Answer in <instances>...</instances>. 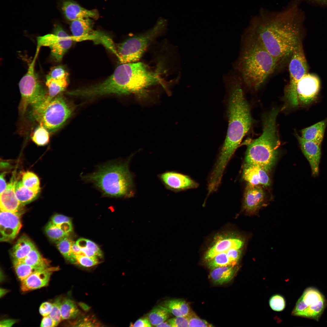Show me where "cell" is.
<instances>
[{
    "instance_id": "6da1fadb",
    "label": "cell",
    "mask_w": 327,
    "mask_h": 327,
    "mask_svg": "<svg viewBox=\"0 0 327 327\" xmlns=\"http://www.w3.org/2000/svg\"><path fill=\"white\" fill-rule=\"evenodd\" d=\"M299 3L292 0L279 11L261 8L246 30L255 36L278 63L290 56L300 41L305 19Z\"/></svg>"
},
{
    "instance_id": "ac0fdd59",
    "label": "cell",
    "mask_w": 327,
    "mask_h": 327,
    "mask_svg": "<svg viewBox=\"0 0 327 327\" xmlns=\"http://www.w3.org/2000/svg\"><path fill=\"white\" fill-rule=\"evenodd\" d=\"M17 181L14 173L5 190L0 194V210L22 214L24 206L19 202L15 194V187Z\"/></svg>"
},
{
    "instance_id": "1f68e13d",
    "label": "cell",
    "mask_w": 327,
    "mask_h": 327,
    "mask_svg": "<svg viewBox=\"0 0 327 327\" xmlns=\"http://www.w3.org/2000/svg\"><path fill=\"white\" fill-rule=\"evenodd\" d=\"M13 262L16 273L21 281L33 273L39 270L47 267L33 266L18 261Z\"/></svg>"
},
{
    "instance_id": "816d5d0a",
    "label": "cell",
    "mask_w": 327,
    "mask_h": 327,
    "mask_svg": "<svg viewBox=\"0 0 327 327\" xmlns=\"http://www.w3.org/2000/svg\"><path fill=\"white\" fill-rule=\"evenodd\" d=\"M71 255H84L81 248L77 245L76 242L73 241L71 247ZM71 258V257H70Z\"/></svg>"
},
{
    "instance_id": "ba28073f",
    "label": "cell",
    "mask_w": 327,
    "mask_h": 327,
    "mask_svg": "<svg viewBox=\"0 0 327 327\" xmlns=\"http://www.w3.org/2000/svg\"><path fill=\"white\" fill-rule=\"evenodd\" d=\"M166 24L165 19H160L147 32L115 45L116 55L121 63L135 62L139 60L150 43L164 30Z\"/></svg>"
},
{
    "instance_id": "7dc6e473",
    "label": "cell",
    "mask_w": 327,
    "mask_h": 327,
    "mask_svg": "<svg viewBox=\"0 0 327 327\" xmlns=\"http://www.w3.org/2000/svg\"><path fill=\"white\" fill-rule=\"evenodd\" d=\"M52 303L49 302L43 303L39 309L40 314L43 317L49 315L52 309Z\"/></svg>"
},
{
    "instance_id": "cb8c5ba5",
    "label": "cell",
    "mask_w": 327,
    "mask_h": 327,
    "mask_svg": "<svg viewBox=\"0 0 327 327\" xmlns=\"http://www.w3.org/2000/svg\"><path fill=\"white\" fill-rule=\"evenodd\" d=\"M236 271L235 266H224L211 269L209 276L214 284L221 285L230 281Z\"/></svg>"
},
{
    "instance_id": "11a10c76",
    "label": "cell",
    "mask_w": 327,
    "mask_h": 327,
    "mask_svg": "<svg viewBox=\"0 0 327 327\" xmlns=\"http://www.w3.org/2000/svg\"><path fill=\"white\" fill-rule=\"evenodd\" d=\"M300 3L302 1H306L311 3L327 7V0H294Z\"/></svg>"
},
{
    "instance_id": "3957f363",
    "label": "cell",
    "mask_w": 327,
    "mask_h": 327,
    "mask_svg": "<svg viewBox=\"0 0 327 327\" xmlns=\"http://www.w3.org/2000/svg\"><path fill=\"white\" fill-rule=\"evenodd\" d=\"M162 81L158 72L150 70L142 63H122L104 81L84 88L83 93L88 97L110 94H133L143 98L148 88Z\"/></svg>"
},
{
    "instance_id": "f5cc1de1",
    "label": "cell",
    "mask_w": 327,
    "mask_h": 327,
    "mask_svg": "<svg viewBox=\"0 0 327 327\" xmlns=\"http://www.w3.org/2000/svg\"><path fill=\"white\" fill-rule=\"evenodd\" d=\"M84 255L91 257H97L96 253L92 250L86 247L81 248Z\"/></svg>"
},
{
    "instance_id": "7bdbcfd3",
    "label": "cell",
    "mask_w": 327,
    "mask_h": 327,
    "mask_svg": "<svg viewBox=\"0 0 327 327\" xmlns=\"http://www.w3.org/2000/svg\"><path fill=\"white\" fill-rule=\"evenodd\" d=\"M68 73L65 68L63 66L59 65L52 68L46 77L60 79L68 77Z\"/></svg>"
},
{
    "instance_id": "db71d44e",
    "label": "cell",
    "mask_w": 327,
    "mask_h": 327,
    "mask_svg": "<svg viewBox=\"0 0 327 327\" xmlns=\"http://www.w3.org/2000/svg\"><path fill=\"white\" fill-rule=\"evenodd\" d=\"M5 172L2 173L0 175V194L3 192L5 190L6 187L7 186L5 179Z\"/></svg>"
},
{
    "instance_id": "5b68a950",
    "label": "cell",
    "mask_w": 327,
    "mask_h": 327,
    "mask_svg": "<svg viewBox=\"0 0 327 327\" xmlns=\"http://www.w3.org/2000/svg\"><path fill=\"white\" fill-rule=\"evenodd\" d=\"M133 155L125 160H113L97 165L93 172L81 174V179L84 183L92 184L102 196L132 197L135 194L134 177L129 165Z\"/></svg>"
},
{
    "instance_id": "484cf974",
    "label": "cell",
    "mask_w": 327,
    "mask_h": 327,
    "mask_svg": "<svg viewBox=\"0 0 327 327\" xmlns=\"http://www.w3.org/2000/svg\"><path fill=\"white\" fill-rule=\"evenodd\" d=\"M162 306L168 309L175 316H188L191 313L188 303L181 299H173L165 300Z\"/></svg>"
},
{
    "instance_id": "4dcf8cb0",
    "label": "cell",
    "mask_w": 327,
    "mask_h": 327,
    "mask_svg": "<svg viewBox=\"0 0 327 327\" xmlns=\"http://www.w3.org/2000/svg\"><path fill=\"white\" fill-rule=\"evenodd\" d=\"M16 261H20L33 266L48 267V262L42 256L35 247L24 258Z\"/></svg>"
},
{
    "instance_id": "f1b7e54d",
    "label": "cell",
    "mask_w": 327,
    "mask_h": 327,
    "mask_svg": "<svg viewBox=\"0 0 327 327\" xmlns=\"http://www.w3.org/2000/svg\"><path fill=\"white\" fill-rule=\"evenodd\" d=\"M171 312L162 305L154 307L147 314V317L151 324L156 326L160 323L167 320L171 316Z\"/></svg>"
},
{
    "instance_id": "ee69618b",
    "label": "cell",
    "mask_w": 327,
    "mask_h": 327,
    "mask_svg": "<svg viewBox=\"0 0 327 327\" xmlns=\"http://www.w3.org/2000/svg\"><path fill=\"white\" fill-rule=\"evenodd\" d=\"M50 222L62 229L67 224L71 223V218L68 216L61 214H57L53 216Z\"/></svg>"
},
{
    "instance_id": "e575fe53",
    "label": "cell",
    "mask_w": 327,
    "mask_h": 327,
    "mask_svg": "<svg viewBox=\"0 0 327 327\" xmlns=\"http://www.w3.org/2000/svg\"><path fill=\"white\" fill-rule=\"evenodd\" d=\"M45 231L48 237L56 241L69 236V233L67 232L60 227L50 222L46 226Z\"/></svg>"
},
{
    "instance_id": "4fadbf2b",
    "label": "cell",
    "mask_w": 327,
    "mask_h": 327,
    "mask_svg": "<svg viewBox=\"0 0 327 327\" xmlns=\"http://www.w3.org/2000/svg\"><path fill=\"white\" fill-rule=\"evenodd\" d=\"M289 65V83L286 91L292 89L297 83L308 73V66L300 41L291 55Z\"/></svg>"
},
{
    "instance_id": "7a4b0ae2",
    "label": "cell",
    "mask_w": 327,
    "mask_h": 327,
    "mask_svg": "<svg viewBox=\"0 0 327 327\" xmlns=\"http://www.w3.org/2000/svg\"><path fill=\"white\" fill-rule=\"evenodd\" d=\"M228 94V126L226 136L216 163L220 170L225 169L242 140L249 130L252 118L249 107L244 96L239 75L229 71L223 75Z\"/></svg>"
},
{
    "instance_id": "f907efd6",
    "label": "cell",
    "mask_w": 327,
    "mask_h": 327,
    "mask_svg": "<svg viewBox=\"0 0 327 327\" xmlns=\"http://www.w3.org/2000/svg\"><path fill=\"white\" fill-rule=\"evenodd\" d=\"M57 326L54 321L49 315L44 316L41 324V326L43 327H53Z\"/></svg>"
},
{
    "instance_id": "d6986e66",
    "label": "cell",
    "mask_w": 327,
    "mask_h": 327,
    "mask_svg": "<svg viewBox=\"0 0 327 327\" xmlns=\"http://www.w3.org/2000/svg\"><path fill=\"white\" fill-rule=\"evenodd\" d=\"M296 136L302 153L310 166L312 175L317 176L321 156V145L305 140L298 134Z\"/></svg>"
},
{
    "instance_id": "83f0119b",
    "label": "cell",
    "mask_w": 327,
    "mask_h": 327,
    "mask_svg": "<svg viewBox=\"0 0 327 327\" xmlns=\"http://www.w3.org/2000/svg\"><path fill=\"white\" fill-rule=\"evenodd\" d=\"M15 192L17 199L24 206L36 199L39 194L35 193L26 187L21 181H17L15 187Z\"/></svg>"
},
{
    "instance_id": "681fc988",
    "label": "cell",
    "mask_w": 327,
    "mask_h": 327,
    "mask_svg": "<svg viewBox=\"0 0 327 327\" xmlns=\"http://www.w3.org/2000/svg\"><path fill=\"white\" fill-rule=\"evenodd\" d=\"M76 325L77 326H94L95 325H97L94 320L88 318H85L83 319H79L74 324Z\"/></svg>"
},
{
    "instance_id": "ffe728a7",
    "label": "cell",
    "mask_w": 327,
    "mask_h": 327,
    "mask_svg": "<svg viewBox=\"0 0 327 327\" xmlns=\"http://www.w3.org/2000/svg\"><path fill=\"white\" fill-rule=\"evenodd\" d=\"M264 198V193L261 187L248 183L244 195L243 206L244 210L249 214H254L262 206Z\"/></svg>"
},
{
    "instance_id": "2e32d148",
    "label": "cell",
    "mask_w": 327,
    "mask_h": 327,
    "mask_svg": "<svg viewBox=\"0 0 327 327\" xmlns=\"http://www.w3.org/2000/svg\"><path fill=\"white\" fill-rule=\"evenodd\" d=\"M243 244V241L237 237L221 235L217 236L213 244L206 251L204 259L208 261L217 255L230 249H240Z\"/></svg>"
},
{
    "instance_id": "9f6ffc18",
    "label": "cell",
    "mask_w": 327,
    "mask_h": 327,
    "mask_svg": "<svg viewBox=\"0 0 327 327\" xmlns=\"http://www.w3.org/2000/svg\"><path fill=\"white\" fill-rule=\"evenodd\" d=\"M16 322L14 319H5L2 321L0 322V327H11Z\"/></svg>"
},
{
    "instance_id": "44dd1931",
    "label": "cell",
    "mask_w": 327,
    "mask_h": 327,
    "mask_svg": "<svg viewBox=\"0 0 327 327\" xmlns=\"http://www.w3.org/2000/svg\"><path fill=\"white\" fill-rule=\"evenodd\" d=\"M268 170L259 166L245 163L243 169V179L250 184L267 187L270 184Z\"/></svg>"
},
{
    "instance_id": "8d00e7d4",
    "label": "cell",
    "mask_w": 327,
    "mask_h": 327,
    "mask_svg": "<svg viewBox=\"0 0 327 327\" xmlns=\"http://www.w3.org/2000/svg\"><path fill=\"white\" fill-rule=\"evenodd\" d=\"M208 262V267L211 270L224 266H234L228 257L226 252L217 255Z\"/></svg>"
},
{
    "instance_id": "52a82bcc",
    "label": "cell",
    "mask_w": 327,
    "mask_h": 327,
    "mask_svg": "<svg viewBox=\"0 0 327 327\" xmlns=\"http://www.w3.org/2000/svg\"><path fill=\"white\" fill-rule=\"evenodd\" d=\"M72 112L70 106L60 94L48 102L44 101L31 108L30 116L49 132H52L64 124Z\"/></svg>"
},
{
    "instance_id": "74e56055",
    "label": "cell",
    "mask_w": 327,
    "mask_h": 327,
    "mask_svg": "<svg viewBox=\"0 0 327 327\" xmlns=\"http://www.w3.org/2000/svg\"><path fill=\"white\" fill-rule=\"evenodd\" d=\"M73 241L68 236L56 241L58 250L63 256L68 260L71 255V247Z\"/></svg>"
},
{
    "instance_id": "4316f807",
    "label": "cell",
    "mask_w": 327,
    "mask_h": 327,
    "mask_svg": "<svg viewBox=\"0 0 327 327\" xmlns=\"http://www.w3.org/2000/svg\"><path fill=\"white\" fill-rule=\"evenodd\" d=\"M68 78L55 79L46 77L45 85L48 94L45 101H50L65 89L68 84Z\"/></svg>"
},
{
    "instance_id": "680465c9",
    "label": "cell",
    "mask_w": 327,
    "mask_h": 327,
    "mask_svg": "<svg viewBox=\"0 0 327 327\" xmlns=\"http://www.w3.org/2000/svg\"><path fill=\"white\" fill-rule=\"evenodd\" d=\"M7 290L3 289H1V296H3L5 293H7Z\"/></svg>"
},
{
    "instance_id": "d6a6232c",
    "label": "cell",
    "mask_w": 327,
    "mask_h": 327,
    "mask_svg": "<svg viewBox=\"0 0 327 327\" xmlns=\"http://www.w3.org/2000/svg\"><path fill=\"white\" fill-rule=\"evenodd\" d=\"M22 182L26 187L36 193H39L40 183L38 177L34 173L27 171L22 174Z\"/></svg>"
},
{
    "instance_id": "f35d334b",
    "label": "cell",
    "mask_w": 327,
    "mask_h": 327,
    "mask_svg": "<svg viewBox=\"0 0 327 327\" xmlns=\"http://www.w3.org/2000/svg\"><path fill=\"white\" fill-rule=\"evenodd\" d=\"M269 305L272 310L280 312L282 311L286 306V301L282 296L276 294L272 296L269 300Z\"/></svg>"
},
{
    "instance_id": "603a6c76",
    "label": "cell",
    "mask_w": 327,
    "mask_h": 327,
    "mask_svg": "<svg viewBox=\"0 0 327 327\" xmlns=\"http://www.w3.org/2000/svg\"><path fill=\"white\" fill-rule=\"evenodd\" d=\"M327 122L326 119L302 129L301 131V137L305 140L321 145L323 140Z\"/></svg>"
},
{
    "instance_id": "f546056e",
    "label": "cell",
    "mask_w": 327,
    "mask_h": 327,
    "mask_svg": "<svg viewBox=\"0 0 327 327\" xmlns=\"http://www.w3.org/2000/svg\"><path fill=\"white\" fill-rule=\"evenodd\" d=\"M61 319L67 320L74 318L79 313V310L74 301L66 299L61 301Z\"/></svg>"
},
{
    "instance_id": "9a60e30c",
    "label": "cell",
    "mask_w": 327,
    "mask_h": 327,
    "mask_svg": "<svg viewBox=\"0 0 327 327\" xmlns=\"http://www.w3.org/2000/svg\"><path fill=\"white\" fill-rule=\"evenodd\" d=\"M22 214L0 210V232L1 242L14 239L18 233L22 225Z\"/></svg>"
},
{
    "instance_id": "277c9868",
    "label": "cell",
    "mask_w": 327,
    "mask_h": 327,
    "mask_svg": "<svg viewBox=\"0 0 327 327\" xmlns=\"http://www.w3.org/2000/svg\"><path fill=\"white\" fill-rule=\"evenodd\" d=\"M239 56L233 69L249 87L259 88L279 64L253 35L245 31L242 36Z\"/></svg>"
},
{
    "instance_id": "9c48e42d",
    "label": "cell",
    "mask_w": 327,
    "mask_h": 327,
    "mask_svg": "<svg viewBox=\"0 0 327 327\" xmlns=\"http://www.w3.org/2000/svg\"><path fill=\"white\" fill-rule=\"evenodd\" d=\"M40 48L37 47L35 56L29 64L27 71L19 82L21 99L19 109L22 114H25L29 107L31 108L40 104L47 96V91L40 81L35 70Z\"/></svg>"
},
{
    "instance_id": "d590c367",
    "label": "cell",
    "mask_w": 327,
    "mask_h": 327,
    "mask_svg": "<svg viewBox=\"0 0 327 327\" xmlns=\"http://www.w3.org/2000/svg\"><path fill=\"white\" fill-rule=\"evenodd\" d=\"M69 261L72 263L85 267H90L99 263L97 257H91L84 255H71Z\"/></svg>"
},
{
    "instance_id": "bcb514c9",
    "label": "cell",
    "mask_w": 327,
    "mask_h": 327,
    "mask_svg": "<svg viewBox=\"0 0 327 327\" xmlns=\"http://www.w3.org/2000/svg\"><path fill=\"white\" fill-rule=\"evenodd\" d=\"M226 253L233 265L235 266L240 256L241 252L240 249H232L228 250Z\"/></svg>"
},
{
    "instance_id": "836d02e7",
    "label": "cell",
    "mask_w": 327,
    "mask_h": 327,
    "mask_svg": "<svg viewBox=\"0 0 327 327\" xmlns=\"http://www.w3.org/2000/svg\"><path fill=\"white\" fill-rule=\"evenodd\" d=\"M49 131L43 126L39 125L34 130L31 136L33 141L37 145H46L49 140Z\"/></svg>"
},
{
    "instance_id": "6f0895ef",
    "label": "cell",
    "mask_w": 327,
    "mask_h": 327,
    "mask_svg": "<svg viewBox=\"0 0 327 327\" xmlns=\"http://www.w3.org/2000/svg\"><path fill=\"white\" fill-rule=\"evenodd\" d=\"M156 327H171V326L169 322L168 319L165 320V321L160 323Z\"/></svg>"
},
{
    "instance_id": "60d3db41",
    "label": "cell",
    "mask_w": 327,
    "mask_h": 327,
    "mask_svg": "<svg viewBox=\"0 0 327 327\" xmlns=\"http://www.w3.org/2000/svg\"><path fill=\"white\" fill-rule=\"evenodd\" d=\"M61 301L59 298L55 299L53 303L51 310L49 316L54 321L57 325L61 319Z\"/></svg>"
},
{
    "instance_id": "5bb4252c",
    "label": "cell",
    "mask_w": 327,
    "mask_h": 327,
    "mask_svg": "<svg viewBox=\"0 0 327 327\" xmlns=\"http://www.w3.org/2000/svg\"><path fill=\"white\" fill-rule=\"evenodd\" d=\"M160 180L167 190L178 192L195 188L198 184L188 176L175 171H168L158 175Z\"/></svg>"
},
{
    "instance_id": "8992f818",
    "label": "cell",
    "mask_w": 327,
    "mask_h": 327,
    "mask_svg": "<svg viewBox=\"0 0 327 327\" xmlns=\"http://www.w3.org/2000/svg\"><path fill=\"white\" fill-rule=\"evenodd\" d=\"M279 109H273L265 117L263 132L248 145L246 163L262 167L269 171L276 162L280 142L276 126Z\"/></svg>"
},
{
    "instance_id": "b9f144b4",
    "label": "cell",
    "mask_w": 327,
    "mask_h": 327,
    "mask_svg": "<svg viewBox=\"0 0 327 327\" xmlns=\"http://www.w3.org/2000/svg\"><path fill=\"white\" fill-rule=\"evenodd\" d=\"M188 327H211L213 326L206 321L201 319L193 312L188 315Z\"/></svg>"
},
{
    "instance_id": "f6af8a7d",
    "label": "cell",
    "mask_w": 327,
    "mask_h": 327,
    "mask_svg": "<svg viewBox=\"0 0 327 327\" xmlns=\"http://www.w3.org/2000/svg\"><path fill=\"white\" fill-rule=\"evenodd\" d=\"M171 327H188V316L184 317L176 316L168 319Z\"/></svg>"
},
{
    "instance_id": "7c38bea8",
    "label": "cell",
    "mask_w": 327,
    "mask_h": 327,
    "mask_svg": "<svg viewBox=\"0 0 327 327\" xmlns=\"http://www.w3.org/2000/svg\"><path fill=\"white\" fill-rule=\"evenodd\" d=\"M73 41V36L69 35L60 26L55 25L52 34L37 38V46L49 47L52 58L56 61L60 62Z\"/></svg>"
},
{
    "instance_id": "30bf717a",
    "label": "cell",
    "mask_w": 327,
    "mask_h": 327,
    "mask_svg": "<svg viewBox=\"0 0 327 327\" xmlns=\"http://www.w3.org/2000/svg\"><path fill=\"white\" fill-rule=\"evenodd\" d=\"M320 85L319 78L315 74L308 73L292 89L286 91V99L289 103L294 107L299 104H309L317 97Z\"/></svg>"
},
{
    "instance_id": "7402d4cb",
    "label": "cell",
    "mask_w": 327,
    "mask_h": 327,
    "mask_svg": "<svg viewBox=\"0 0 327 327\" xmlns=\"http://www.w3.org/2000/svg\"><path fill=\"white\" fill-rule=\"evenodd\" d=\"M61 8L66 18L71 21L82 18L96 19L98 16L96 11L86 9L78 4L70 1L63 2Z\"/></svg>"
},
{
    "instance_id": "d4e9b609",
    "label": "cell",
    "mask_w": 327,
    "mask_h": 327,
    "mask_svg": "<svg viewBox=\"0 0 327 327\" xmlns=\"http://www.w3.org/2000/svg\"><path fill=\"white\" fill-rule=\"evenodd\" d=\"M35 247L31 240L27 236L23 235L18 240L13 247L12 255L13 261L24 258Z\"/></svg>"
},
{
    "instance_id": "8fae6325",
    "label": "cell",
    "mask_w": 327,
    "mask_h": 327,
    "mask_svg": "<svg viewBox=\"0 0 327 327\" xmlns=\"http://www.w3.org/2000/svg\"><path fill=\"white\" fill-rule=\"evenodd\" d=\"M326 306L325 298L317 289H306L299 299L292 312L293 315L318 320Z\"/></svg>"
},
{
    "instance_id": "ab89813d",
    "label": "cell",
    "mask_w": 327,
    "mask_h": 327,
    "mask_svg": "<svg viewBox=\"0 0 327 327\" xmlns=\"http://www.w3.org/2000/svg\"><path fill=\"white\" fill-rule=\"evenodd\" d=\"M76 243L81 248L86 247L90 249L93 250L97 256L102 257V251L98 246L93 242L88 239L81 238L78 239Z\"/></svg>"
},
{
    "instance_id": "e0dca14e",
    "label": "cell",
    "mask_w": 327,
    "mask_h": 327,
    "mask_svg": "<svg viewBox=\"0 0 327 327\" xmlns=\"http://www.w3.org/2000/svg\"><path fill=\"white\" fill-rule=\"evenodd\" d=\"M59 269L58 267L48 266L33 273L21 281V290L25 292L47 286L53 272Z\"/></svg>"
},
{
    "instance_id": "c3c4849f",
    "label": "cell",
    "mask_w": 327,
    "mask_h": 327,
    "mask_svg": "<svg viewBox=\"0 0 327 327\" xmlns=\"http://www.w3.org/2000/svg\"><path fill=\"white\" fill-rule=\"evenodd\" d=\"M131 326L150 327H151V324L147 317L140 318L137 320Z\"/></svg>"
}]
</instances>
